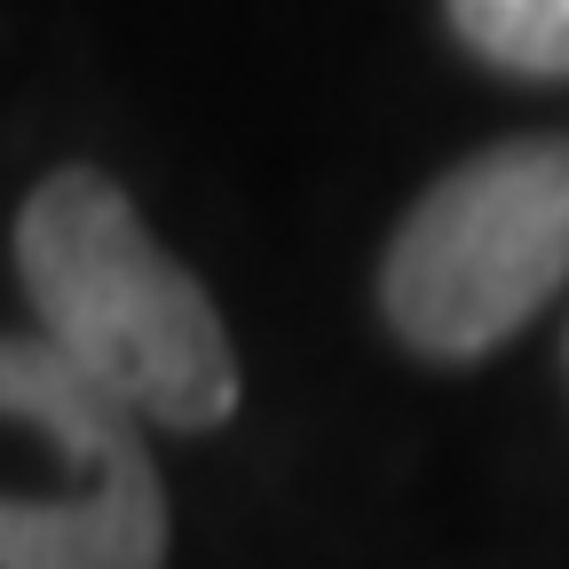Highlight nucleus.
<instances>
[{
    "instance_id": "f257e3e1",
    "label": "nucleus",
    "mask_w": 569,
    "mask_h": 569,
    "mask_svg": "<svg viewBox=\"0 0 569 569\" xmlns=\"http://www.w3.org/2000/svg\"><path fill=\"white\" fill-rule=\"evenodd\" d=\"M9 253L40 317V340L119 411L182 427V436L230 427L246 396L230 325L103 167L71 159L40 174L17 206Z\"/></svg>"
},
{
    "instance_id": "f03ea898",
    "label": "nucleus",
    "mask_w": 569,
    "mask_h": 569,
    "mask_svg": "<svg viewBox=\"0 0 569 569\" xmlns=\"http://www.w3.org/2000/svg\"><path fill=\"white\" fill-rule=\"evenodd\" d=\"M569 284V134L443 167L380 253V317L427 365H482Z\"/></svg>"
},
{
    "instance_id": "7ed1b4c3",
    "label": "nucleus",
    "mask_w": 569,
    "mask_h": 569,
    "mask_svg": "<svg viewBox=\"0 0 569 569\" xmlns=\"http://www.w3.org/2000/svg\"><path fill=\"white\" fill-rule=\"evenodd\" d=\"M167 538L142 419L48 340L0 332V569H167Z\"/></svg>"
},
{
    "instance_id": "20e7f679",
    "label": "nucleus",
    "mask_w": 569,
    "mask_h": 569,
    "mask_svg": "<svg viewBox=\"0 0 569 569\" xmlns=\"http://www.w3.org/2000/svg\"><path fill=\"white\" fill-rule=\"evenodd\" d=\"M451 40L507 80H569V0H443Z\"/></svg>"
}]
</instances>
